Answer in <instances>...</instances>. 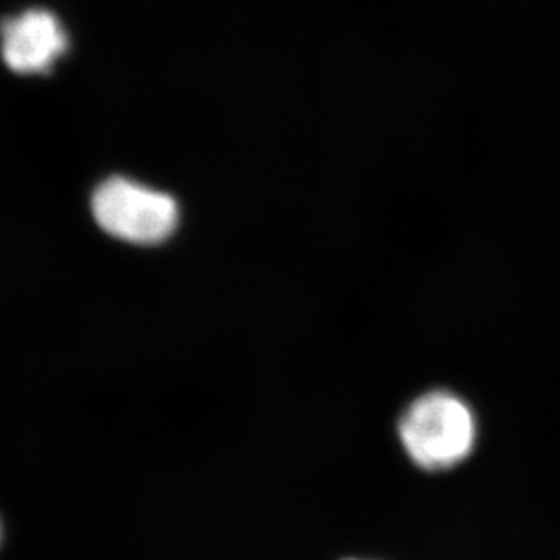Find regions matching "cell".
Returning <instances> with one entry per match:
<instances>
[{
	"label": "cell",
	"instance_id": "6da1fadb",
	"mask_svg": "<svg viewBox=\"0 0 560 560\" xmlns=\"http://www.w3.org/2000/svg\"><path fill=\"white\" fill-rule=\"evenodd\" d=\"M399 435L408 457L425 471L455 468L475 446L474 411L457 395H422L400 417Z\"/></svg>",
	"mask_w": 560,
	"mask_h": 560
},
{
	"label": "cell",
	"instance_id": "7a4b0ae2",
	"mask_svg": "<svg viewBox=\"0 0 560 560\" xmlns=\"http://www.w3.org/2000/svg\"><path fill=\"white\" fill-rule=\"evenodd\" d=\"M92 211L104 232L140 246L164 243L178 224V205L172 195L125 177L108 178L95 189Z\"/></svg>",
	"mask_w": 560,
	"mask_h": 560
},
{
	"label": "cell",
	"instance_id": "3957f363",
	"mask_svg": "<svg viewBox=\"0 0 560 560\" xmlns=\"http://www.w3.org/2000/svg\"><path fill=\"white\" fill-rule=\"evenodd\" d=\"M68 46V33L51 11L27 10L0 24L2 59L21 75H46Z\"/></svg>",
	"mask_w": 560,
	"mask_h": 560
}]
</instances>
